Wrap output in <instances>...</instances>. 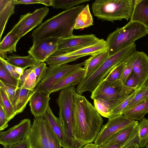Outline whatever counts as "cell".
Returning a JSON list of instances; mask_svg holds the SVG:
<instances>
[{
  "mask_svg": "<svg viewBox=\"0 0 148 148\" xmlns=\"http://www.w3.org/2000/svg\"><path fill=\"white\" fill-rule=\"evenodd\" d=\"M104 40L97 37L93 34L72 35L58 39V50L68 53L93 45Z\"/></svg>",
  "mask_w": 148,
  "mask_h": 148,
  "instance_id": "30bf717a",
  "label": "cell"
},
{
  "mask_svg": "<svg viewBox=\"0 0 148 148\" xmlns=\"http://www.w3.org/2000/svg\"><path fill=\"white\" fill-rule=\"evenodd\" d=\"M146 148H148V145H147V146L146 147Z\"/></svg>",
  "mask_w": 148,
  "mask_h": 148,
  "instance_id": "6f0895ef",
  "label": "cell"
},
{
  "mask_svg": "<svg viewBox=\"0 0 148 148\" xmlns=\"http://www.w3.org/2000/svg\"><path fill=\"white\" fill-rule=\"evenodd\" d=\"M75 86L60 90L56 101L59 107V118L62 129L72 143L73 148H80L74 137L73 132L72 113Z\"/></svg>",
  "mask_w": 148,
  "mask_h": 148,
  "instance_id": "52a82bcc",
  "label": "cell"
},
{
  "mask_svg": "<svg viewBox=\"0 0 148 148\" xmlns=\"http://www.w3.org/2000/svg\"><path fill=\"white\" fill-rule=\"evenodd\" d=\"M42 116L35 117L27 138L31 148H49Z\"/></svg>",
  "mask_w": 148,
  "mask_h": 148,
  "instance_id": "4fadbf2b",
  "label": "cell"
},
{
  "mask_svg": "<svg viewBox=\"0 0 148 148\" xmlns=\"http://www.w3.org/2000/svg\"><path fill=\"white\" fill-rule=\"evenodd\" d=\"M46 132L49 148H61V143L52 128L46 122Z\"/></svg>",
  "mask_w": 148,
  "mask_h": 148,
  "instance_id": "74e56055",
  "label": "cell"
},
{
  "mask_svg": "<svg viewBox=\"0 0 148 148\" xmlns=\"http://www.w3.org/2000/svg\"><path fill=\"white\" fill-rule=\"evenodd\" d=\"M85 6L79 5L65 10L42 23L32 33L33 42L49 38L58 40L73 35L76 18Z\"/></svg>",
  "mask_w": 148,
  "mask_h": 148,
  "instance_id": "7a4b0ae2",
  "label": "cell"
},
{
  "mask_svg": "<svg viewBox=\"0 0 148 148\" xmlns=\"http://www.w3.org/2000/svg\"><path fill=\"white\" fill-rule=\"evenodd\" d=\"M58 39H54L48 44L45 54V60L58 50Z\"/></svg>",
  "mask_w": 148,
  "mask_h": 148,
  "instance_id": "f6af8a7d",
  "label": "cell"
},
{
  "mask_svg": "<svg viewBox=\"0 0 148 148\" xmlns=\"http://www.w3.org/2000/svg\"><path fill=\"white\" fill-rule=\"evenodd\" d=\"M0 65L3 67L14 77L19 79L20 76L15 71L16 67L8 63L6 60L0 57Z\"/></svg>",
  "mask_w": 148,
  "mask_h": 148,
  "instance_id": "7bdbcfd3",
  "label": "cell"
},
{
  "mask_svg": "<svg viewBox=\"0 0 148 148\" xmlns=\"http://www.w3.org/2000/svg\"><path fill=\"white\" fill-rule=\"evenodd\" d=\"M109 57L108 53L106 51L92 55L86 60L83 67L85 70L84 78L97 70Z\"/></svg>",
  "mask_w": 148,
  "mask_h": 148,
  "instance_id": "44dd1931",
  "label": "cell"
},
{
  "mask_svg": "<svg viewBox=\"0 0 148 148\" xmlns=\"http://www.w3.org/2000/svg\"><path fill=\"white\" fill-rule=\"evenodd\" d=\"M148 96V87L142 86L123 111V113L139 103Z\"/></svg>",
  "mask_w": 148,
  "mask_h": 148,
  "instance_id": "e575fe53",
  "label": "cell"
},
{
  "mask_svg": "<svg viewBox=\"0 0 148 148\" xmlns=\"http://www.w3.org/2000/svg\"><path fill=\"white\" fill-rule=\"evenodd\" d=\"M0 105L3 107L9 121L16 115L11 101L1 88H0Z\"/></svg>",
  "mask_w": 148,
  "mask_h": 148,
  "instance_id": "4dcf8cb0",
  "label": "cell"
},
{
  "mask_svg": "<svg viewBox=\"0 0 148 148\" xmlns=\"http://www.w3.org/2000/svg\"><path fill=\"white\" fill-rule=\"evenodd\" d=\"M134 90L125 86L121 80L111 82L103 79L92 91L90 97L100 100L111 111Z\"/></svg>",
  "mask_w": 148,
  "mask_h": 148,
  "instance_id": "8992f818",
  "label": "cell"
},
{
  "mask_svg": "<svg viewBox=\"0 0 148 148\" xmlns=\"http://www.w3.org/2000/svg\"><path fill=\"white\" fill-rule=\"evenodd\" d=\"M85 61L78 64H64L56 67H48L47 74L43 79L33 90V93L44 92L49 95L60 80L66 74L76 68L84 66Z\"/></svg>",
  "mask_w": 148,
  "mask_h": 148,
  "instance_id": "ba28073f",
  "label": "cell"
},
{
  "mask_svg": "<svg viewBox=\"0 0 148 148\" xmlns=\"http://www.w3.org/2000/svg\"><path fill=\"white\" fill-rule=\"evenodd\" d=\"M148 34V28L136 22H129L110 33L106 40L109 57Z\"/></svg>",
  "mask_w": 148,
  "mask_h": 148,
  "instance_id": "5b68a950",
  "label": "cell"
},
{
  "mask_svg": "<svg viewBox=\"0 0 148 148\" xmlns=\"http://www.w3.org/2000/svg\"><path fill=\"white\" fill-rule=\"evenodd\" d=\"M124 84L126 86L133 88L134 90L139 89V80L137 76L132 71Z\"/></svg>",
  "mask_w": 148,
  "mask_h": 148,
  "instance_id": "ee69618b",
  "label": "cell"
},
{
  "mask_svg": "<svg viewBox=\"0 0 148 148\" xmlns=\"http://www.w3.org/2000/svg\"><path fill=\"white\" fill-rule=\"evenodd\" d=\"M6 60L13 66L25 69L28 67L34 66L37 62L29 55L27 56H21L14 54L8 56Z\"/></svg>",
  "mask_w": 148,
  "mask_h": 148,
  "instance_id": "f1b7e54d",
  "label": "cell"
},
{
  "mask_svg": "<svg viewBox=\"0 0 148 148\" xmlns=\"http://www.w3.org/2000/svg\"><path fill=\"white\" fill-rule=\"evenodd\" d=\"M20 39L11 31L8 32L0 42V57L6 59L8 52H16V45Z\"/></svg>",
  "mask_w": 148,
  "mask_h": 148,
  "instance_id": "603a6c76",
  "label": "cell"
},
{
  "mask_svg": "<svg viewBox=\"0 0 148 148\" xmlns=\"http://www.w3.org/2000/svg\"><path fill=\"white\" fill-rule=\"evenodd\" d=\"M29 68L34 70L36 76L35 87L45 77L48 67L44 62H36L34 66L30 67Z\"/></svg>",
  "mask_w": 148,
  "mask_h": 148,
  "instance_id": "836d02e7",
  "label": "cell"
},
{
  "mask_svg": "<svg viewBox=\"0 0 148 148\" xmlns=\"http://www.w3.org/2000/svg\"><path fill=\"white\" fill-rule=\"evenodd\" d=\"M123 147L119 144H112L103 146H99L97 148H122Z\"/></svg>",
  "mask_w": 148,
  "mask_h": 148,
  "instance_id": "f907efd6",
  "label": "cell"
},
{
  "mask_svg": "<svg viewBox=\"0 0 148 148\" xmlns=\"http://www.w3.org/2000/svg\"><path fill=\"white\" fill-rule=\"evenodd\" d=\"M39 3L42 4L47 6H51V0H38Z\"/></svg>",
  "mask_w": 148,
  "mask_h": 148,
  "instance_id": "816d5d0a",
  "label": "cell"
},
{
  "mask_svg": "<svg viewBox=\"0 0 148 148\" xmlns=\"http://www.w3.org/2000/svg\"><path fill=\"white\" fill-rule=\"evenodd\" d=\"M122 148H139V147L137 143H134L127 146H124Z\"/></svg>",
  "mask_w": 148,
  "mask_h": 148,
  "instance_id": "11a10c76",
  "label": "cell"
},
{
  "mask_svg": "<svg viewBox=\"0 0 148 148\" xmlns=\"http://www.w3.org/2000/svg\"><path fill=\"white\" fill-rule=\"evenodd\" d=\"M123 115L108 119V122L103 125L94 143L99 146L106 141L118 131L133 122Z\"/></svg>",
  "mask_w": 148,
  "mask_h": 148,
  "instance_id": "7c38bea8",
  "label": "cell"
},
{
  "mask_svg": "<svg viewBox=\"0 0 148 148\" xmlns=\"http://www.w3.org/2000/svg\"><path fill=\"white\" fill-rule=\"evenodd\" d=\"M16 72L20 76L22 75L25 71V69L19 67H16L15 68Z\"/></svg>",
  "mask_w": 148,
  "mask_h": 148,
  "instance_id": "db71d44e",
  "label": "cell"
},
{
  "mask_svg": "<svg viewBox=\"0 0 148 148\" xmlns=\"http://www.w3.org/2000/svg\"><path fill=\"white\" fill-rule=\"evenodd\" d=\"M32 69L29 68L25 71L23 74L20 76L19 79V87H22L25 79L31 71Z\"/></svg>",
  "mask_w": 148,
  "mask_h": 148,
  "instance_id": "681fc988",
  "label": "cell"
},
{
  "mask_svg": "<svg viewBox=\"0 0 148 148\" xmlns=\"http://www.w3.org/2000/svg\"><path fill=\"white\" fill-rule=\"evenodd\" d=\"M148 113V96L132 108L124 112L123 115L131 120L140 121Z\"/></svg>",
  "mask_w": 148,
  "mask_h": 148,
  "instance_id": "484cf974",
  "label": "cell"
},
{
  "mask_svg": "<svg viewBox=\"0 0 148 148\" xmlns=\"http://www.w3.org/2000/svg\"><path fill=\"white\" fill-rule=\"evenodd\" d=\"M145 87H148V79L146 81L144 85L143 86Z\"/></svg>",
  "mask_w": 148,
  "mask_h": 148,
  "instance_id": "9f6ffc18",
  "label": "cell"
},
{
  "mask_svg": "<svg viewBox=\"0 0 148 148\" xmlns=\"http://www.w3.org/2000/svg\"><path fill=\"white\" fill-rule=\"evenodd\" d=\"M132 72L138 78L139 89L144 86L148 79V56L144 52L135 51V58Z\"/></svg>",
  "mask_w": 148,
  "mask_h": 148,
  "instance_id": "2e32d148",
  "label": "cell"
},
{
  "mask_svg": "<svg viewBox=\"0 0 148 148\" xmlns=\"http://www.w3.org/2000/svg\"><path fill=\"white\" fill-rule=\"evenodd\" d=\"M139 122L134 121L122 129L99 146H103L110 144H119L123 146L138 143V135Z\"/></svg>",
  "mask_w": 148,
  "mask_h": 148,
  "instance_id": "5bb4252c",
  "label": "cell"
},
{
  "mask_svg": "<svg viewBox=\"0 0 148 148\" xmlns=\"http://www.w3.org/2000/svg\"><path fill=\"white\" fill-rule=\"evenodd\" d=\"M85 70L82 67L74 69L66 74L53 89L51 93L79 84L84 78Z\"/></svg>",
  "mask_w": 148,
  "mask_h": 148,
  "instance_id": "e0dca14e",
  "label": "cell"
},
{
  "mask_svg": "<svg viewBox=\"0 0 148 148\" xmlns=\"http://www.w3.org/2000/svg\"><path fill=\"white\" fill-rule=\"evenodd\" d=\"M0 80L8 84L19 87V79L14 77L1 65Z\"/></svg>",
  "mask_w": 148,
  "mask_h": 148,
  "instance_id": "f35d334b",
  "label": "cell"
},
{
  "mask_svg": "<svg viewBox=\"0 0 148 148\" xmlns=\"http://www.w3.org/2000/svg\"><path fill=\"white\" fill-rule=\"evenodd\" d=\"M36 81V75L34 70L32 69L25 79L22 87L27 89L33 90L35 88Z\"/></svg>",
  "mask_w": 148,
  "mask_h": 148,
  "instance_id": "b9f144b4",
  "label": "cell"
},
{
  "mask_svg": "<svg viewBox=\"0 0 148 148\" xmlns=\"http://www.w3.org/2000/svg\"><path fill=\"white\" fill-rule=\"evenodd\" d=\"M3 148H31L27 137L23 141L16 144L3 146Z\"/></svg>",
  "mask_w": 148,
  "mask_h": 148,
  "instance_id": "7dc6e473",
  "label": "cell"
},
{
  "mask_svg": "<svg viewBox=\"0 0 148 148\" xmlns=\"http://www.w3.org/2000/svg\"><path fill=\"white\" fill-rule=\"evenodd\" d=\"M9 122L3 107L0 105V130L5 129L8 126Z\"/></svg>",
  "mask_w": 148,
  "mask_h": 148,
  "instance_id": "bcb514c9",
  "label": "cell"
},
{
  "mask_svg": "<svg viewBox=\"0 0 148 148\" xmlns=\"http://www.w3.org/2000/svg\"><path fill=\"white\" fill-rule=\"evenodd\" d=\"M138 135L139 147H146L148 145V119L143 118L140 121Z\"/></svg>",
  "mask_w": 148,
  "mask_h": 148,
  "instance_id": "f546056e",
  "label": "cell"
},
{
  "mask_svg": "<svg viewBox=\"0 0 148 148\" xmlns=\"http://www.w3.org/2000/svg\"><path fill=\"white\" fill-rule=\"evenodd\" d=\"M107 51V46L106 40H104L96 44L87 47L73 52L64 53L68 56H74L86 55L88 56L92 55L97 53Z\"/></svg>",
  "mask_w": 148,
  "mask_h": 148,
  "instance_id": "83f0119b",
  "label": "cell"
},
{
  "mask_svg": "<svg viewBox=\"0 0 148 148\" xmlns=\"http://www.w3.org/2000/svg\"><path fill=\"white\" fill-rule=\"evenodd\" d=\"M34 93L33 90L18 88L12 103L16 115L24 111Z\"/></svg>",
  "mask_w": 148,
  "mask_h": 148,
  "instance_id": "ffe728a7",
  "label": "cell"
},
{
  "mask_svg": "<svg viewBox=\"0 0 148 148\" xmlns=\"http://www.w3.org/2000/svg\"><path fill=\"white\" fill-rule=\"evenodd\" d=\"M136 51L134 42L109 56L97 70L78 84L76 88L77 92L81 95L87 91L92 92L114 68Z\"/></svg>",
  "mask_w": 148,
  "mask_h": 148,
  "instance_id": "3957f363",
  "label": "cell"
},
{
  "mask_svg": "<svg viewBox=\"0 0 148 148\" xmlns=\"http://www.w3.org/2000/svg\"><path fill=\"white\" fill-rule=\"evenodd\" d=\"M49 11V8L45 7L37 9L32 13L21 15L19 21L11 31L21 38L41 24Z\"/></svg>",
  "mask_w": 148,
  "mask_h": 148,
  "instance_id": "9c48e42d",
  "label": "cell"
},
{
  "mask_svg": "<svg viewBox=\"0 0 148 148\" xmlns=\"http://www.w3.org/2000/svg\"><path fill=\"white\" fill-rule=\"evenodd\" d=\"M130 22L139 23L148 28V0H135Z\"/></svg>",
  "mask_w": 148,
  "mask_h": 148,
  "instance_id": "d6986e66",
  "label": "cell"
},
{
  "mask_svg": "<svg viewBox=\"0 0 148 148\" xmlns=\"http://www.w3.org/2000/svg\"><path fill=\"white\" fill-rule=\"evenodd\" d=\"M98 146L95 143H90L86 144L81 148H97Z\"/></svg>",
  "mask_w": 148,
  "mask_h": 148,
  "instance_id": "f5cc1de1",
  "label": "cell"
},
{
  "mask_svg": "<svg viewBox=\"0 0 148 148\" xmlns=\"http://www.w3.org/2000/svg\"><path fill=\"white\" fill-rule=\"evenodd\" d=\"M126 64L124 61L114 68L104 79L109 82L121 80Z\"/></svg>",
  "mask_w": 148,
  "mask_h": 148,
  "instance_id": "d590c367",
  "label": "cell"
},
{
  "mask_svg": "<svg viewBox=\"0 0 148 148\" xmlns=\"http://www.w3.org/2000/svg\"><path fill=\"white\" fill-rule=\"evenodd\" d=\"M49 95L44 92H37L33 94L29 101V106L35 117L44 116L49 106Z\"/></svg>",
  "mask_w": 148,
  "mask_h": 148,
  "instance_id": "ac0fdd59",
  "label": "cell"
},
{
  "mask_svg": "<svg viewBox=\"0 0 148 148\" xmlns=\"http://www.w3.org/2000/svg\"><path fill=\"white\" fill-rule=\"evenodd\" d=\"M86 55L74 56L66 55L61 51L57 50L50 55L45 60L49 67H58L72 62Z\"/></svg>",
  "mask_w": 148,
  "mask_h": 148,
  "instance_id": "cb8c5ba5",
  "label": "cell"
},
{
  "mask_svg": "<svg viewBox=\"0 0 148 148\" xmlns=\"http://www.w3.org/2000/svg\"><path fill=\"white\" fill-rule=\"evenodd\" d=\"M135 58V51L130 55L124 61L126 62V64L121 79L123 84H125L132 71Z\"/></svg>",
  "mask_w": 148,
  "mask_h": 148,
  "instance_id": "8d00e7d4",
  "label": "cell"
},
{
  "mask_svg": "<svg viewBox=\"0 0 148 148\" xmlns=\"http://www.w3.org/2000/svg\"><path fill=\"white\" fill-rule=\"evenodd\" d=\"M135 0H96L92 4V12L98 19L113 22L132 15Z\"/></svg>",
  "mask_w": 148,
  "mask_h": 148,
  "instance_id": "277c9868",
  "label": "cell"
},
{
  "mask_svg": "<svg viewBox=\"0 0 148 148\" xmlns=\"http://www.w3.org/2000/svg\"><path fill=\"white\" fill-rule=\"evenodd\" d=\"M93 20L91 13L89 5H85L77 15L74 26V29H82L93 25Z\"/></svg>",
  "mask_w": 148,
  "mask_h": 148,
  "instance_id": "4316f807",
  "label": "cell"
},
{
  "mask_svg": "<svg viewBox=\"0 0 148 148\" xmlns=\"http://www.w3.org/2000/svg\"><path fill=\"white\" fill-rule=\"evenodd\" d=\"M54 38H49L33 42L28 52L37 62H45V54L49 43Z\"/></svg>",
  "mask_w": 148,
  "mask_h": 148,
  "instance_id": "d4e9b609",
  "label": "cell"
},
{
  "mask_svg": "<svg viewBox=\"0 0 148 148\" xmlns=\"http://www.w3.org/2000/svg\"><path fill=\"white\" fill-rule=\"evenodd\" d=\"M94 106L101 116L109 118L111 110L107 106L99 99L94 100Z\"/></svg>",
  "mask_w": 148,
  "mask_h": 148,
  "instance_id": "ab89813d",
  "label": "cell"
},
{
  "mask_svg": "<svg viewBox=\"0 0 148 148\" xmlns=\"http://www.w3.org/2000/svg\"><path fill=\"white\" fill-rule=\"evenodd\" d=\"M15 5L13 0H0V40L8 21L14 13Z\"/></svg>",
  "mask_w": 148,
  "mask_h": 148,
  "instance_id": "7402d4cb",
  "label": "cell"
},
{
  "mask_svg": "<svg viewBox=\"0 0 148 148\" xmlns=\"http://www.w3.org/2000/svg\"><path fill=\"white\" fill-rule=\"evenodd\" d=\"M43 117L46 123L57 136L63 148H73L72 143L62 129L59 118L54 115L49 106Z\"/></svg>",
  "mask_w": 148,
  "mask_h": 148,
  "instance_id": "9a60e30c",
  "label": "cell"
},
{
  "mask_svg": "<svg viewBox=\"0 0 148 148\" xmlns=\"http://www.w3.org/2000/svg\"><path fill=\"white\" fill-rule=\"evenodd\" d=\"M90 0H51L52 6L53 8L67 10L75 5L90 1Z\"/></svg>",
  "mask_w": 148,
  "mask_h": 148,
  "instance_id": "1f68e13d",
  "label": "cell"
},
{
  "mask_svg": "<svg viewBox=\"0 0 148 148\" xmlns=\"http://www.w3.org/2000/svg\"><path fill=\"white\" fill-rule=\"evenodd\" d=\"M138 90H134L120 103L112 110L108 119L122 115L123 111L136 95Z\"/></svg>",
  "mask_w": 148,
  "mask_h": 148,
  "instance_id": "d6a6232c",
  "label": "cell"
},
{
  "mask_svg": "<svg viewBox=\"0 0 148 148\" xmlns=\"http://www.w3.org/2000/svg\"><path fill=\"white\" fill-rule=\"evenodd\" d=\"M13 3L15 5L20 4L39 3L38 0H13Z\"/></svg>",
  "mask_w": 148,
  "mask_h": 148,
  "instance_id": "c3c4849f",
  "label": "cell"
},
{
  "mask_svg": "<svg viewBox=\"0 0 148 148\" xmlns=\"http://www.w3.org/2000/svg\"><path fill=\"white\" fill-rule=\"evenodd\" d=\"M32 125L29 118L22 120L8 130L0 132V144L3 146L18 143L27 138Z\"/></svg>",
  "mask_w": 148,
  "mask_h": 148,
  "instance_id": "8fae6325",
  "label": "cell"
},
{
  "mask_svg": "<svg viewBox=\"0 0 148 148\" xmlns=\"http://www.w3.org/2000/svg\"><path fill=\"white\" fill-rule=\"evenodd\" d=\"M18 87L6 83L0 80V88H3L5 92L12 103Z\"/></svg>",
  "mask_w": 148,
  "mask_h": 148,
  "instance_id": "60d3db41",
  "label": "cell"
},
{
  "mask_svg": "<svg viewBox=\"0 0 148 148\" xmlns=\"http://www.w3.org/2000/svg\"><path fill=\"white\" fill-rule=\"evenodd\" d=\"M72 121L73 135L80 148L94 141L103 122L95 106L76 91L74 94Z\"/></svg>",
  "mask_w": 148,
  "mask_h": 148,
  "instance_id": "6da1fadb",
  "label": "cell"
}]
</instances>
